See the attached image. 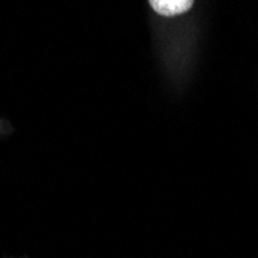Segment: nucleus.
<instances>
[{"label":"nucleus","mask_w":258,"mask_h":258,"mask_svg":"<svg viewBox=\"0 0 258 258\" xmlns=\"http://www.w3.org/2000/svg\"><path fill=\"white\" fill-rule=\"evenodd\" d=\"M149 5L162 17H175L184 14L194 7L192 0H150Z\"/></svg>","instance_id":"f257e3e1"}]
</instances>
